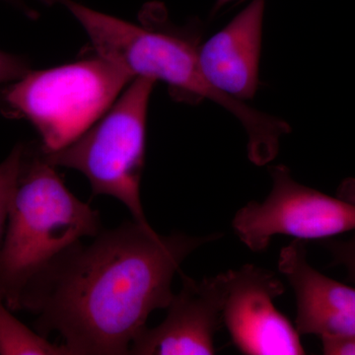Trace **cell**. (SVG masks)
<instances>
[{
  "instance_id": "cell-1",
  "label": "cell",
  "mask_w": 355,
  "mask_h": 355,
  "mask_svg": "<svg viewBox=\"0 0 355 355\" xmlns=\"http://www.w3.org/2000/svg\"><path fill=\"white\" fill-rule=\"evenodd\" d=\"M221 234L160 235L132 220L76 242L31 280L19 311L35 331L62 336L71 355L130 354L154 310L167 309L183 261Z\"/></svg>"
},
{
  "instance_id": "cell-2",
  "label": "cell",
  "mask_w": 355,
  "mask_h": 355,
  "mask_svg": "<svg viewBox=\"0 0 355 355\" xmlns=\"http://www.w3.org/2000/svg\"><path fill=\"white\" fill-rule=\"evenodd\" d=\"M41 144H23L17 184L0 250V295L12 312L31 280L83 238L101 228L97 210L65 186Z\"/></svg>"
},
{
  "instance_id": "cell-3",
  "label": "cell",
  "mask_w": 355,
  "mask_h": 355,
  "mask_svg": "<svg viewBox=\"0 0 355 355\" xmlns=\"http://www.w3.org/2000/svg\"><path fill=\"white\" fill-rule=\"evenodd\" d=\"M133 78L98 57L53 69L30 70L0 89V112L25 119L53 153L83 135L106 113Z\"/></svg>"
},
{
  "instance_id": "cell-4",
  "label": "cell",
  "mask_w": 355,
  "mask_h": 355,
  "mask_svg": "<svg viewBox=\"0 0 355 355\" xmlns=\"http://www.w3.org/2000/svg\"><path fill=\"white\" fill-rule=\"evenodd\" d=\"M156 81L135 78L94 125L53 153L48 162L83 173L93 196H109L127 207L133 220L150 226L144 214L140 184L146 163V123Z\"/></svg>"
},
{
  "instance_id": "cell-5",
  "label": "cell",
  "mask_w": 355,
  "mask_h": 355,
  "mask_svg": "<svg viewBox=\"0 0 355 355\" xmlns=\"http://www.w3.org/2000/svg\"><path fill=\"white\" fill-rule=\"evenodd\" d=\"M272 188L263 202H250L233 219L236 235L251 251L263 252L273 236L319 241L355 231V178L336 197L298 183L284 165L270 167Z\"/></svg>"
},
{
  "instance_id": "cell-6",
  "label": "cell",
  "mask_w": 355,
  "mask_h": 355,
  "mask_svg": "<svg viewBox=\"0 0 355 355\" xmlns=\"http://www.w3.org/2000/svg\"><path fill=\"white\" fill-rule=\"evenodd\" d=\"M87 33L96 55L135 78L162 81L176 91L198 64L196 39L151 29L93 10L73 0H58Z\"/></svg>"
},
{
  "instance_id": "cell-7",
  "label": "cell",
  "mask_w": 355,
  "mask_h": 355,
  "mask_svg": "<svg viewBox=\"0 0 355 355\" xmlns=\"http://www.w3.org/2000/svg\"><path fill=\"white\" fill-rule=\"evenodd\" d=\"M226 272L223 324L236 347L250 355L305 354L297 329L275 305L286 291L282 279L250 263Z\"/></svg>"
},
{
  "instance_id": "cell-8",
  "label": "cell",
  "mask_w": 355,
  "mask_h": 355,
  "mask_svg": "<svg viewBox=\"0 0 355 355\" xmlns=\"http://www.w3.org/2000/svg\"><path fill=\"white\" fill-rule=\"evenodd\" d=\"M164 321L144 329L130 347L133 355L216 354L214 338L223 326L227 272L196 280L182 272Z\"/></svg>"
},
{
  "instance_id": "cell-9",
  "label": "cell",
  "mask_w": 355,
  "mask_h": 355,
  "mask_svg": "<svg viewBox=\"0 0 355 355\" xmlns=\"http://www.w3.org/2000/svg\"><path fill=\"white\" fill-rule=\"evenodd\" d=\"M279 268L295 293V327L301 336H355V288L315 270L304 241L295 239L282 248Z\"/></svg>"
},
{
  "instance_id": "cell-10",
  "label": "cell",
  "mask_w": 355,
  "mask_h": 355,
  "mask_svg": "<svg viewBox=\"0 0 355 355\" xmlns=\"http://www.w3.org/2000/svg\"><path fill=\"white\" fill-rule=\"evenodd\" d=\"M266 0H253L223 29L198 46L200 69L224 94L245 102L256 95Z\"/></svg>"
},
{
  "instance_id": "cell-11",
  "label": "cell",
  "mask_w": 355,
  "mask_h": 355,
  "mask_svg": "<svg viewBox=\"0 0 355 355\" xmlns=\"http://www.w3.org/2000/svg\"><path fill=\"white\" fill-rule=\"evenodd\" d=\"M0 295V354L71 355L64 345H53L13 316Z\"/></svg>"
},
{
  "instance_id": "cell-12",
  "label": "cell",
  "mask_w": 355,
  "mask_h": 355,
  "mask_svg": "<svg viewBox=\"0 0 355 355\" xmlns=\"http://www.w3.org/2000/svg\"><path fill=\"white\" fill-rule=\"evenodd\" d=\"M22 153L23 144H17L6 160L0 163V250L6 236L9 210L19 175Z\"/></svg>"
},
{
  "instance_id": "cell-13",
  "label": "cell",
  "mask_w": 355,
  "mask_h": 355,
  "mask_svg": "<svg viewBox=\"0 0 355 355\" xmlns=\"http://www.w3.org/2000/svg\"><path fill=\"white\" fill-rule=\"evenodd\" d=\"M319 243L333 257L334 265L345 268L349 279L355 284V231L347 239L331 237L319 240Z\"/></svg>"
},
{
  "instance_id": "cell-14",
  "label": "cell",
  "mask_w": 355,
  "mask_h": 355,
  "mask_svg": "<svg viewBox=\"0 0 355 355\" xmlns=\"http://www.w3.org/2000/svg\"><path fill=\"white\" fill-rule=\"evenodd\" d=\"M30 70L26 58L0 51V89L22 78Z\"/></svg>"
},
{
  "instance_id": "cell-15",
  "label": "cell",
  "mask_w": 355,
  "mask_h": 355,
  "mask_svg": "<svg viewBox=\"0 0 355 355\" xmlns=\"http://www.w3.org/2000/svg\"><path fill=\"white\" fill-rule=\"evenodd\" d=\"M326 355H355V336L321 338Z\"/></svg>"
},
{
  "instance_id": "cell-16",
  "label": "cell",
  "mask_w": 355,
  "mask_h": 355,
  "mask_svg": "<svg viewBox=\"0 0 355 355\" xmlns=\"http://www.w3.org/2000/svg\"><path fill=\"white\" fill-rule=\"evenodd\" d=\"M4 1L9 2V3L13 4V6L19 7L22 9L25 13H27L28 16H33V11L28 7L27 0H4ZM42 3L46 4V6H51L53 3H58V0H38Z\"/></svg>"
},
{
  "instance_id": "cell-17",
  "label": "cell",
  "mask_w": 355,
  "mask_h": 355,
  "mask_svg": "<svg viewBox=\"0 0 355 355\" xmlns=\"http://www.w3.org/2000/svg\"><path fill=\"white\" fill-rule=\"evenodd\" d=\"M234 0H216V6H214V11L218 10V9L222 8L226 4L230 3V2H233Z\"/></svg>"
}]
</instances>
